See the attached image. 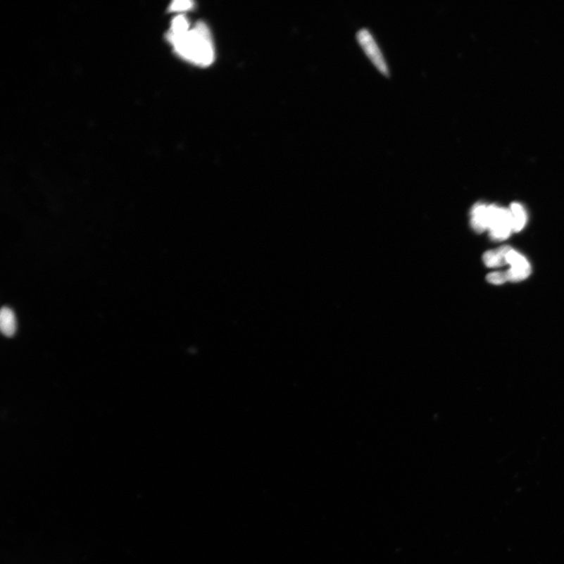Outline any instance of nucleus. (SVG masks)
<instances>
[{
	"label": "nucleus",
	"instance_id": "0eeeda50",
	"mask_svg": "<svg viewBox=\"0 0 564 564\" xmlns=\"http://www.w3.org/2000/svg\"><path fill=\"white\" fill-rule=\"evenodd\" d=\"M0 329L6 337H12L17 331V321L15 313L6 306L0 312Z\"/></svg>",
	"mask_w": 564,
	"mask_h": 564
},
{
	"label": "nucleus",
	"instance_id": "20e7f679",
	"mask_svg": "<svg viewBox=\"0 0 564 564\" xmlns=\"http://www.w3.org/2000/svg\"><path fill=\"white\" fill-rule=\"evenodd\" d=\"M507 264L511 268L506 271L508 281L518 282L524 281L532 273L530 263L517 251L512 249L506 256Z\"/></svg>",
	"mask_w": 564,
	"mask_h": 564
},
{
	"label": "nucleus",
	"instance_id": "6e6552de",
	"mask_svg": "<svg viewBox=\"0 0 564 564\" xmlns=\"http://www.w3.org/2000/svg\"><path fill=\"white\" fill-rule=\"evenodd\" d=\"M513 232H519L523 229L527 222V213L523 206L518 203L510 205Z\"/></svg>",
	"mask_w": 564,
	"mask_h": 564
},
{
	"label": "nucleus",
	"instance_id": "39448f33",
	"mask_svg": "<svg viewBox=\"0 0 564 564\" xmlns=\"http://www.w3.org/2000/svg\"><path fill=\"white\" fill-rule=\"evenodd\" d=\"M487 206L483 203H477L472 208L470 224L477 233H482L489 229V218H487Z\"/></svg>",
	"mask_w": 564,
	"mask_h": 564
},
{
	"label": "nucleus",
	"instance_id": "423d86ee",
	"mask_svg": "<svg viewBox=\"0 0 564 564\" xmlns=\"http://www.w3.org/2000/svg\"><path fill=\"white\" fill-rule=\"evenodd\" d=\"M513 249L509 246H501L496 249L487 251L483 261L487 268H499L507 264L506 256Z\"/></svg>",
	"mask_w": 564,
	"mask_h": 564
},
{
	"label": "nucleus",
	"instance_id": "9d476101",
	"mask_svg": "<svg viewBox=\"0 0 564 564\" xmlns=\"http://www.w3.org/2000/svg\"><path fill=\"white\" fill-rule=\"evenodd\" d=\"M487 281L494 284H501L508 282L506 272H492L487 275Z\"/></svg>",
	"mask_w": 564,
	"mask_h": 564
},
{
	"label": "nucleus",
	"instance_id": "9b49d317",
	"mask_svg": "<svg viewBox=\"0 0 564 564\" xmlns=\"http://www.w3.org/2000/svg\"><path fill=\"white\" fill-rule=\"evenodd\" d=\"M193 2L180 0V1L173 2L170 6V11L175 12L187 11L192 8Z\"/></svg>",
	"mask_w": 564,
	"mask_h": 564
},
{
	"label": "nucleus",
	"instance_id": "7ed1b4c3",
	"mask_svg": "<svg viewBox=\"0 0 564 564\" xmlns=\"http://www.w3.org/2000/svg\"><path fill=\"white\" fill-rule=\"evenodd\" d=\"M356 39L362 50L378 71L385 76L389 75L387 62L372 32L363 27L358 31Z\"/></svg>",
	"mask_w": 564,
	"mask_h": 564
},
{
	"label": "nucleus",
	"instance_id": "1a4fd4ad",
	"mask_svg": "<svg viewBox=\"0 0 564 564\" xmlns=\"http://www.w3.org/2000/svg\"><path fill=\"white\" fill-rule=\"evenodd\" d=\"M189 30L190 26L187 18L184 16L180 15L173 20L170 34L180 35Z\"/></svg>",
	"mask_w": 564,
	"mask_h": 564
},
{
	"label": "nucleus",
	"instance_id": "f03ea898",
	"mask_svg": "<svg viewBox=\"0 0 564 564\" xmlns=\"http://www.w3.org/2000/svg\"><path fill=\"white\" fill-rule=\"evenodd\" d=\"M489 231L491 238L496 241H503L513 232L512 214L510 208L496 205L487 206Z\"/></svg>",
	"mask_w": 564,
	"mask_h": 564
},
{
	"label": "nucleus",
	"instance_id": "f257e3e1",
	"mask_svg": "<svg viewBox=\"0 0 564 564\" xmlns=\"http://www.w3.org/2000/svg\"><path fill=\"white\" fill-rule=\"evenodd\" d=\"M170 40L181 58L193 64L207 67L213 62L215 54L210 30L203 23L180 35L170 34Z\"/></svg>",
	"mask_w": 564,
	"mask_h": 564
}]
</instances>
